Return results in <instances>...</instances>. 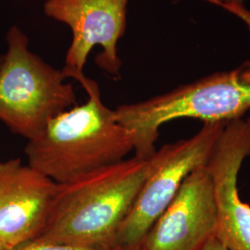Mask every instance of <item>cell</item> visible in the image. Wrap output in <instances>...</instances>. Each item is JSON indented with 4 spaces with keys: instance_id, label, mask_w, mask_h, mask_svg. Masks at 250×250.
Segmentation results:
<instances>
[{
    "instance_id": "4fadbf2b",
    "label": "cell",
    "mask_w": 250,
    "mask_h": 250,
    "mask_svg": "<svg viewBox=\"0 0 250 250\" xmlns=\"http://www.w3.org/2000/svg\"><path fill=\"white\" fill-rule=\"evenodd\" d=\"M212 4L218 5V4H230V3H234V4H242L245 0H207Z\"/></svg>"
},
{
    "instance_id": "8992f818",
    "label": "cell",
    "mask_w": 250,
    "mask_h": 250,
    "mask_svg": "<svg viewBox=\"0 0 250 250\" xmlns=\"http://www.w3.org/2000/svg\"><path fill=\"white\" fill-rule=\"evenodd\" d=\"M129 0H45V15L65 23L72 30V40L62 71L67 78L82 86L88 81L83 72L91 50L102 47L96 62L99 68L118 76L122 62L118 42L126 30Z\"/></svg>"
},
{
    "instance_id": "5bb4252c",
    "label": "cell",
    "mask_w": 250,
    "mask_h": 250,
    "mask_svg": "<svg viewBox=\"0 0 250 250\" xmlns=\"http://www.w3.org/2000/svg\"><path fill=\"white\" fill-rule=\"evenodd\" d=\"M0 250H10L6 247V246H4L1 242H0Z\"/></svg>"
},
{
    "instance_id": "7c38bea8",
    "label": "cell",
    "mask_w": 250,
    "mask_h": 250,
    "mask_svg": "<svg viewBox=\"0 0 250 250\" xmlns=\"http://www.w3.org/2000/svg\"><path fill=\"white\" fill-rule=\"evenodd\" d=\"M203 250H230L228 248H226L222 242L220 241L216 236L213 237L211 240L206 245L205 248Z\"/></svg>"
},
{
    "instance_id": "3957f363",
    "label": "cell",
    "mask_w": 250,
    "mask_h": 250,
    "mask_svg": "<svg viewBox=\"0 0 250 250\" xmlns=\"http://www.w3.org/2000/svg\"><path fill=\"white\" fill-rule=\"evenodd\" d=\"M250 109V62L229 72H217L145 101L114 109L117 121L131 134L136 157L157 150L160 128L182 118L203 123H228Z\"/></svg>"
},
{
    "instance_id": "ba28073f",
    "label": "cell",
    "mask_w": 250,
    "mask_h": 250,
    "mask_svg": "<svg viewBox=\"0 0 250 250\" xmlns=\"http://www.w3.org/2000/svg\"><path fill=\"white\" fill-rule=\"evenodd\" d=\"M250 157V124L228 122L208 161L217 209L216 237L230 250H250V205L243 202L238 175Z\"/></svg>"
},
{
    "instance_id": "9c48e42d",
    "label": "cell",
    "mask_w": 250,
    "mask_h": 250,
    "mask_svg": "<svg viewBox=\"0 0 250 250\" xmlns=\"http://www.w3.org/2000/svg\"><path fill=\"white\" fill-rule=\"evenodd\" d=\"M58 184L21 159L0 161V242L12 250L44 231Z\"/></svg>"
},
{
    "instance_id": "52a82bcc",
    "label": "cell",
    "mask_w": 250,
    "mask_h": 250,
    "mask_svg": "<svg viewBox=\"0 0 250 250\" xmlns=\"http://www.w3.org/2000/svg\"><path fill=\"white\" fill-rule=\"evenodd\" d=\"M218 227L207 164L188 174L176 196L144 236L139 250H203Z\"/></svg>"
},
{
    "instance_id": "7a4b0ae2",
    "label": "cell",
    "mask_w": 250,
    "mask_h": 250,
    "mask_svg": "<svg viewBox=\"0 0 250 250\" xmlns=\"http://www.w3.org/2000/svg\"><path fill=\"white\" fill-rule=\"evenodd\" d=\"M83 87L87 101L53 118L24 149L28 164L57 184L124 161L134 150L131 134L103 103L98 83L89 79Z\"/></svg>"
},
{
    "instance_id": "5b68a950",
    "label": "cell",
    "mask_w": 250,
    "mask_h": 250,
    "mask_svg": "<svg viewBox=\"0 0 250 250\" xmlns=\"http://www.w3.org/2000/svg\"><path fill=\"white\" fill-rule=\"evenodd\" d=\"M226 124L204 123L193 136L166 144L155 151L148 174L118 231L115 248L139 250L144 236L176 196L188 174L208 163Z\"/></svg>"
},
{
    "instance_id": "6da1fadb",
    "label": "cell",
    "mask_w": 250,
    "mask_h": 250,
    "mask_svg": "<svg viewBox=\"0 0 250 250\" xmlns=\"http://www.w3.org/2000/svg\"><path fill=\"white\" fill-rule=\"evenodd\" d=\"M150 166V158L132 159L58 184L48 220L36 239L84 247L115 248Z\"/></svg>"
},
{
    "instance_id": "2e32d148",
    "label": "cell",
    "mask_w": 250,
    "mask_h": 250,
    "mask_svg": "<svg viewBox=\"0 0 250 250\" xmlns=\"http://www.w3.org/2000/svg\"><path fill=\"white\" fill-rule=\"evenodd\" d=\"M247 121H248V122H249V123H250V119H248V120H247Z\"/></svg>"
},
{
    "instance_id": "8fae6325",
    "label": "cell",
    "mask_w": 250,
    "mask_h": 250,
    "mask_svg": "<svg viewBox=\"0 0 250 250\" xmlns=\"http://www.w3.org/2000/svg\"><path fill=\"white\" fill-rule=\"evenodd\" d=\"M217 6H220L226 10L230 11L233 15L240 19L242 21H244V23L248 26L250 32V9L245 8V6L242 4H234V3L218 4Z\"/></svg>"
},
{
    "instance_id": "277c9868",
    "label": "cell",
    "mask_w": 250,
    "mask_h": 250,
    "mask_svg": "<svg viewBox=\"0 0 250 250\" xmlns=\"http://www.w3.org/2000/svg\"><path fill=\"white\" fill-rule=\"evenodd\" d=\"M7 43L0 66V121L30 140L53 118L76 106V94L62 70L31 52L19 27L9 28Z\"/></svg>"
},
{
    "instance_id": "30bf717a",
    "label": "cell",
    "mask_w": 250,
    "mask_h": 250,
    "mask_svg": "<svg viewBox=\"0 0 250 250\" xmlns=\"http://www.w3.org/2000/svg\"><path fill=\"white\" fill-rule=\"evenodd\" d=\"M11 250H125L119 248L105 247H84L68 244H57L50 242L41 241L38 239L25 242L19 245Z\"/></svg>"
},
{
    "instance_id": "9a60e30c",
    "label": "cell",
    "mask_w": 250,
    "mask_h": 250,
    "mask_svg": "<svg viewBox=\"0 0 250 250\" xmlns=\"http://www.w3.org/2000/svg\"><path fill=\"white\" fill-rule=\"evenodd\" d=\"M2 62H3V56L0 55V66H1V64H2Z\"/></svg>"
}]
</instances>
